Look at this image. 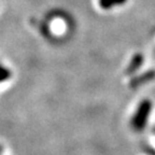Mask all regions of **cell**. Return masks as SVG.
<instances>
[{
    "label": "cell",
    "mask_w": 155,
    "mask_h": 155,
    "mask_svg": "<svg viewBox=\"0 0 155 155\" xmlns=\"http://www.w3.org/2000/svg\"><path fill=\"white\" fill-rule=\"evenodd\" d=\"M151 110H152V102L150 100H143L133 119V126L135 127V129L141 130L144 127Z\"/></svg>",
    "instance_id": "cell-1"
},
{
    "label": "cell",
    "mask_w": 155,
    "mask_h": 155,
    "mask_svg": "<svg viewBox=\"0 0 155 155\" xmlns=\"http://www.w3.org/2000/svg\"><path fill=\"white\" fill-rule=\"evenodd\" d=\"M154 78H155V71L154 70H150V71H148V72L142 73V74L139 75V77L134 78L133 80L130 81V86L131 87H136V86H138V85H140V84H143V83L149 82V81L153 80Z\"/></svg>",
    "instance_id": "cell-2"
},
{
    "label": "cell",
    "mask_w": 155,
    "mask_h": 155,
    "mask_svg": "<svg viewBox=\"0 0 155 155\" xmlns=\"http://www.w3.org/2000/svg\"><path fill=\"white\" fill-rule=\"evenodd\" d=\"M142 61H143V57L141 54H136L134 56V58L131 59L130 64H129L128 68H127V73H133L135 72L141 65H142Z\"/></svg>",
    "instance_id": "cell-3"
},
{
    "label": "cell",
    "mask_w": 155,
    "mask_h": 155,
    "mask_svg": "<svg viewBox=\"0 0 155 155\" xmlns=\"http://www.w3.org/2000/svg\"><path fill=\"white\" fill-rule=\"evenodd\" d=\"M127 0H98L100 8L104 10H110L111 8L115 7V5H120L125 3Z\"/></svg>",
    "instance_id": "cell-4"
},
{
    "label": "cell",
    "mask_w": 155,
    "mask_h": 155,
    "mask_svg": "<svg viewBox=\"0 0 155 155\" xmlns=\"http://www.w3.org/2000/svg\"><path fill=\"white\" fill-rule=\"evenodd\" d=\"M10 75H11V72H10V70L8 69V68H2V72H1V81H5L8 80V79H10Z\"/></svg>",
    "instance_id": "cell-5"
}]
</instances>
